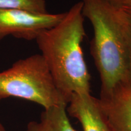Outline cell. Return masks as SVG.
Returning a JSON list of instances; mask_svg holds the SVG:
<instances>
[{
  "label": "cell",
  "mask_w": 131,
  "mask_h": 131,
  "mask_svg": "<svg viewBox=\"0 0 131 131\" xmlns=\"http://www.w3.org/2000/svg\"><path fill=\"white\" fill-rule=\"evenodd\" d=\"M83 3L75 4L63 19L36 38L57 89L65 100L74 94H91V77L81 43L85 37Z\"/></svg>",
  "instance_id": "6da1fadb"
},
{
  "label": "cell",
  "mask_w": 131,
  "mask_h": 131,
  "mask_svg": "<svg viewBox=\"0 0 131 131\" xmlns=\"http://www.w3.org/2000/svg\"><path fill=\"white\" fill-rule=\"evenodd\" d=\"M82 12L94 30L91 53L100 76L101 94L126 84L128 47L125 16L107 0H82Z\"/></svg>",
  "instance_id": "7a4b0ae2"
},
{
  "label": "cell",
  "mask_w": 131,
  "mask_h": 131,
  "mask_svg": "<svg viewBox=\"0 0 131 131\" xmlns=\"http://www.w3.org/2000/svg\"><path fill=\"white\" fill-rule=\"evenodd\" d=\"M10 97L32 101L45 109L68 104L57 89L41 54L18 60L0 72V101Z\"/></svg>",
  "instance_id": "3957f363"
},
{
  "label": "cell",
  "mask_w": 131,
  "mask_h": 131,
  "mask_svg": "<svg viewBox=\"0 0 131 131\" xmlns=\"http://www.w3.org/2000/svg\"><path fill=\"white\" fill-rule=\"evenodd\" d=\"M66 12L36 14L19 9L0 10V41L9 35L26 40H36L43 31L56 26Z\"/></svg>",
  "instance_id": "277c9868"
},
{
  "label": "cell",
  "mask_w": 131,
  "mask_h": 131,
  "mask_svg": "<svg viewBox=\"0 0 131 131\" xmlns=\"http://www.w3.org/2000/svg\"><path fill=\"white\" fill-rule=\"evenodd\" d=\"M67 110L81 124L83 131H117L101 107L99 98L89 94L72 95Z\"/></svg>",
  "instance_id": "5b68a950"
},
{
  "label": "cell",
  "mask_w": 131,
  "mask_h": 131,
  "mask_svg": "<svg viewBox=\"0 0 131 131\" xmlns=\"http://www.w3.org/2000/svg\"><path fill=\"white\" fill-rule=\"evenodd\" d=\"M101 107L117 131H131V86L118 84L100 94Z\"/></svg>",
  "instance_id": "8992f818"
},
{
  "label": "cell",
  "mask_w": 131,
  "mask_h": 131,
  "mask_svg": "<svg viewBox=\"0 0 131 131\" xmlns=\"http://www.w3.org/2000/svg\"><path fill=\"white\" fill-rule=\"evenodd\" d=\"M67 106V104H61L45 109L41 118L45 119L53 131H76L68 118Z\"/></svg>",
  "instance_id": "52a82bcc"
},
{
  "label": "cell",
  "mask_w": 131,
  "mask_h": 131,
  "mask_svg": "<svg viewBox=\"0 0 131 131\" xmlns=\"http://www.w3.org/2000/svg\"><path fill=\"white\" fill-rule=\"evenodd\" d=\"M19 9L36 14H47L46 0H0V10Z\"/></svg>",
  "instance_id": "ba28073f"
},
{
  "label": "cell",
  "mask_w": 131,
  "mask_h": 131,
  "mask_svg": "<svg viewBox=\"0 0 131 131\" xmlns=\"http://www.w3.org/2000/svg\"><path fill=\"white\" fill-rule=\"evenodd\" d=\"M124 16H125L126 32L127 47H128V75H127L126 84L131 86V21L125 15V14Z\"/></svg>",
  "instance_id": "9c48e42d"
},
{
  "label": "cell",
  "mask_w": 131,
  "mask_h": 131,
  "mask_svg": "<svg viewBox=\"0 0 131 131\" xmlns=\"http://www.w3.org/2000/svg\"><path fill=\"white\" fill-rule=\"evenodd\" d=\"M26 131H53L45 119L41 118L40 122H31L27 126Z\"/></svg>",
  "instance_id": "30bf717a"
},
{
  "label": "cell",
  "mask_w": 131,
  "mask_h": 131,
  "mask_svg": "<svg viewBox=\"0 0 131 131\" xmlns=\"http://www.w3.org/2000/svg\"><path fill=\"white\" fill-rule=\"evenodd\" d=\"M107 1L118 7L124 5L131 4V0H107Z\"/></svg>",
  "instance_id": "8fae6325"
},
{
  "label": "cell",
  "mask_w": 131,
  "mask_h": 131,
  "mask_svg": "<svg viewBox=\"0 0 131 131\" xmlns=\"http://www.w3.org/2000/svg\"><path fill=\"white\" fill-rule=\"evenodd\" d=\"M118 8L122 10L124 14H125V15L131 21V4L124 5V6H121Z\"/></svg>",
  "instance_id": "7c38bea8"
},
{
  "label": "cell",
  "mask_w": 131,
  "mask_h": 131,
  "mask_svg": "<svg viewBox=\"0 0 131 131\" xmlns=\"http://www.w3.org/2000/svg\"><path fill=\"white\" fill-rule=\"evenodd\" d=\"M0 131H6V129H5L4 127L3 126V125L1 123V122H0Z\"/></svg>",
  "instance_id": "4fadbf2b"
}]
</instances>
